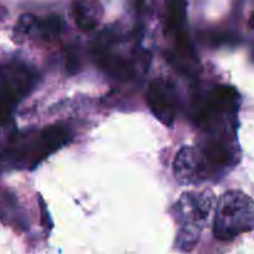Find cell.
<instances>
[{
    "mask_svg": "<svg viewBox=\"0 0 254 254\" xmlns=\"http://www.w3.org/2000/svg\"><path fill=\"white\" fill-rule=\"evenodd\" d=\"M238 161V145L233 134H205L197 145L184 146L174 161V174L183 185H198L218 180Z\"/></svg>",
    "mask_w": 254,
    "mask_h": 254,
    "instance_id": "1",
    "label": "cell"
},
{
    "mask_svg": "<svg viewBox=\"0 0 254 254\" xmlns=\"http://www.w3.org/2000/svg\"><path fill=\"white\" fill-rule=\"evenodd\" d=\"M71 136V131L64 123L30 129L11 135L2 155L14 168L34 169L47 156L66 145Z\"/></svg>",
    "mask_w": 254,
    "mask_h": 254,
    "instance_id": "2",
    "label": "cell"
},
{
    "mask_svg": "<svg viewBox=\"0 0 254 254\" xmlns=\"http://www.w3.org/2000/svg\"><path fill=\"white\" fill-rule=\"evenodd\" d=\"M240 101L235 87H213L196 102L193 122L205 134H236Z\"/></svg>",
    "mask_w": 254,
    "mask_h": 254,
    "instance_id": "3",
    "label": "cell"
},
{
    "mask_svg": "<svg viewBox=\"0 0 254 254\" xmlns=\"http://www.w3.org/2000/svg\"><path fill=\"white\" fill-rule=\"evenodd\" d=\"M124 41L113 30L102 32L92 46V54L99 68L117 81L135 78L148 67V54L134 49L124 51Z\"/></svg>",
    "mask_w": 254,
    "mask_h": 254,
    "instance_id": "4",
    "label": "cell"
},
{
    "mask_svg": "<svg viewBox=\"0 0 254 254\" xmlns=\"http://www.w3.org/2000/svg\"><path fill=\"white\" fill-rule=\"evenodd\" d=\"M215 197L211 191H191L181 195L171 208L179 226L176 247L180 251H191L206 227Z\"/></svg>",
    "mask_w": 254,
    "mask_h": 254,
    "instance_id": "5",
    "label": "cell"
},
{
    "mask_svg": "<svg viewBox=\"0 0 254 254\" xmlns=\"http://www.w3.org/2000/svg\"><path fill=\"white\" fill-rule=\"evenodd\" d=\"M254 230V202L245 192L231 190L223 193L216 207L213 235L222 242Z\"/></svg>",
    "mask_w": 254,
    "mask_h": 254,
    "instance_id": "6",
    "label": "cell"
},
{
    "mask_svg": "<svg viewBox=\"0 0 254 254\" xmlns=\"http://www.w3.org/2000/svg\"><path fill=\"white\" fill-rule=\"evenodd\" d=\"M39 82V73L34 67L17 60L0 64V106L9 111L31 93Z\"/></svg>",
    "mask_w": 254,
    "mask_h": 254,
    "instance_id": "7",
    "label": "cell"
},
{
    "mask_svg": "<svg viewBox=\"0 0 254 254\" xmlns=\"http://www.w3.org/2000/svg\"><path fill=\"white\" fill-rule=\"evenodd\" d=\"M64 30V20L60 15L51 14L46 16H36L24 14L17 20L14 29V40L22 42L25 40H37L40 42L56 41Z\"/></svg>",
    "mask_w": 254,
    "mask_h": 254,
    "instance_id": "8",
    "label": "cell"
},
{
    "mask_svg": "<svg viewBox=\"0 0 254 254\" xmlns=\"http://www.w3.org/2000/svg\"><path fill=\"white\" fill-rule=\"evenodd\" d=\"M146 101L151 113L161 124L173 127L178 114V94L168 79H153L146 92Z\"/></svg>",
    "mask_w": 254,
    "mask_h": 254,
    "instance_id": "9",
    "label": "cell"
},
{
    "mask_svg": "<svg viewBox=\"0 0 254 254\" xmlns=\"http://www.w3.org/2000/svg\"><path fill=\"white\" fill-rule=\"evenodd\" d=\"M72 14L74 22L82 31H92L103 17V7L98 0H74Z\"/></svg>",
    "mask_w": 254,
    "mask_h": 254,
    "instance_id": "10",
    "label": "cell"
},
{
    "mask_svg": "<svg viewBox=\"0 0 254 254\" xmlns=\"http://www.w3.org/2000/svg\"><path fill=\"white\" fill-rule=\"evenodd\" d=\"M0 221L7 226H19L21 230L26 228L16 197L9 191L0 193Z\"/></svg>",
    "mask_w": 254,
    "mask_h": 254,
    "instance_id": "11",
    "label": "cell"
},
{
    "mask_svg": "<svg viewBox=\"0 0 254 254\" xmlns=\"http://www.w3.org/2000/svg\"><path fill=\"white\" fill-rule=\"evenodd\" d=\"M188 17V0H168V29L176 34L183 31Z\"/></svg>",
    "mask_w": 254,
    "mask_h": 254,
    "instance_id": "12",
    "label": "cell"
},
{
    "mask_svg": "<svg viewBox=\"0 0 254 254\" xmlns=\"http://www.w3.org/2000/svg\"><path fill=\"white\" fill-rule=\"evenodd\" d=\"M64 60H66L67 71L71 74L76 73L79 69V55L76 50L69 49L64 54Z\"/></svg>",
    "mask_w": 254,
    "mask_h": 254,
    "instance_id": "13",
    "label": "cell"
},
{
    "mask_svg": "<svg viewBox=\"0 0 254 254\" xmlns=\"http://www.w3.org/2000/svg\"><path fill=\"white\" fill-rule=\"evenodd\" d=\"M11 111L0 106V131L9 124L10 118H11Z\"/></svg>",
    "mask_w": 254,
    "mask_h": 254,
    "instance_id": "14",
    "label": "cell"
}]
</instances>
